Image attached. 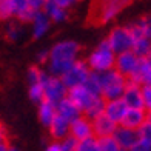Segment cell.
<instances>
[{
  "label": "cell",
  "instance_id": "obj_23",
  "mask_svg": "<svg viewBox=\"0 0 151 151\" xmlns=\"http://www.w3.org/2000/svg\"><path fill=\"white\" fill-rule=\"evenodd\" d=\"M137 57H148L151 56V40L147 37H142V39H137L134 40V45H133V50H131Z\"/></svg>",
  "mask_w": 151,
  "mask_h": 151
},
{
  "label": "cell",
  "instance_id": "obj_40",
  "mask_svg": "<svg viewBox=\"0 0 151 151\" xmlns=\"http://www.w3.org/2000/svg\"><path fill=\"white\" fill-rule=\"evenodd\" d=\"M9 150H11V147H9L8 140H5L3 143H0V151H9Z\"/></svg>",
  "mask_w": 151,
  "mask_h": 151
},
{
  "label": "cell",
  "instance_id": "obj_11",
  "mask_svg": "<svg viewBox=\"0 0 151 151\" xmlns=\"http://www.w3.org/2000/svg\"><path fill=\"white\" fill-rule=\"evenodd\" d=\"M122 99L125 100L128 108H140L145 109V104H143V96H142V86L134 83V82L128 80L127 90L123 93Z\"/></svg>",
  "mask_w": 151,
  "mask_h": 151
},
{
  "label": "cell",
  "instance_id": "obj_5",
  "mask_svg": "<svg viewBox=\"0 0 151 151\" xmlns=\"http://www.w3.org/2000/svg\"><path fill=\"white\" fill-rule=\"evenodd\" d=\"M90 74H91V70L88 66L86 60H76V63L60 79L63 80V83L68 90H71V88L85 85V82L90 77Z\"/></svg>",
  "mask_w": 151,
  "mask_h": 151
},
{
  "label": "cell",
  "instance_id": "obj_34",
  "mask_svg": "<svg viewBox=\"0 0 151 151\" xmlns=\"http://www.w3.org/2000/svg\"><path fill=\"white\" fill-rule=\"evenodd\" d=\"M19 34H20V26L17 23H11L8 26V29H6V36H8V39H11V40H16L19 37Z\"/></svg>",
  "mask_w": 151,
  "mask_h": 151
},
{
  "label": "cell",
  "instance_id": "obj_43",
  "mask_svg": "<svg viewBox=\"0 0 151 151\" xmlns=\"http://www.w3.org/2000/svg\"><path fill=\"white\" fill-rule=\"evenodd\" d=\"M120 151H125V150H120Z\"/></svg>",
  "mask_w": 151,
  "mask_h": 151
},
{
  "label": "cell",
  "instance_id": "obj_42",
  "mask_svg": "<svg viewBox=\"0 0 151 151\" xmlns=\"http://www.w3.org/2000/svg\"><path fill=\"white\" fill-rule=\"evenodd\" d=\"M148 113V120H151V111H147Z\"/></svg>",
  "mask_w": 151,
  "mask_h": 151
},
{
  "label": "cell",
  "instance_id": "obj_9",
  "mask_svg": "<svg viewBox=\"0 0 151 151\" xmlns=\"http://www.w3.org/2000/svg\"><path fill=\"white\" fill-rule=\"evenodd\" d=\"M140 57H137L133 51H125L122 54L116 56V70L122 73L125 77H131L133 73L136 71L137 65H139Z\"/></svg>",
  "mask_w": 151,
  "mask_h": 151
},
{
  "label": "cell",
  "instance_id": "obj_24",
  "mask_svg": "<svg viewBox=\"0 0 151 151\" xmlns=\"http://www.w3.org/2000/svg\"><path fill=\"white\" fill-rule=\"evenodd\" d=\"M85 88L90 93H93L94 96H102V85H100V79H99V73H94L91 71L90 77L86 79L85 82Z\"/></svg>",
  "mask_w": 151,
  "mask_h": 151
},
{
  "label": "cell",
  "instance_id": "obj_20",
  "mask_svg": "<svg viewBox=\"0 0 151 151\" xmlns=\"http://www.w3.org/2000/svg\"><path fill=\"white\" fill-rule=\"evenodd\" d=\"M39 116H40V120H42L43 125L50 127L57 116L56 105L51 104V102H48V100H43L42 104H40V108H39Z\"/></svg>",
  "mask_w": 151,
  "mask_h": 151
},
{
  "label": "cell",
  "instance_id": "obj_10",
  "mask_svg": "<svg viewBox=\"0 0 151 151\" xmlns=\"http://www.w3.org/2000/svg\"><path fill=\"white\" fill-rule=\"evenodd\" d=\"M117 123L114 120H111L106 114L99 116L97 119L93 120V131H94V137L97 139H104V137H111L114 136L116 129H117Z\"/></svg>",
  "mask_w": 151,
  "mask_h": 151
},
{
  "label": "cell",
  "instance_id": "obj_25",
  "mask_svg": "<svg viewBox=\"0 0 151 151\" xmlns=\"http://www.w3.org/2000/svg\"><path fill=\"white\" fill-rule=\"evenodd\" d=\"M77 151H100L99 139L97 137H88L85 140H80L77 145Z\"/></svg>",
  "mask_w": 151,
  "mask_h": 151
},
{
  "label": "cell",
  "instance_id": "obj_7",
  "mask_svg": "<svg viewBox=\"0 0 151 151\" xmlns=\"http://www.w3.org/2000/svg\"><path fill=\"white\" fill-rule=\"evenodd\" d=\"M43 90H45V100L51 102V104L57 105L60 100H63L68 96V88L65 86L63 80L60 77H46L43 82Z\"/></svg>",
  "mask_w": 151,
  "mask_h": 151
},
{
  "label": "cell",
  "instance_id": "obj_30",
  "mask_svg": "<svg viewBox=\"0 0 151 151\" xmlns=\"http://www.w3.org/2000/svg\"><path fill=\"white\" fill-rule=\"evenodd\" d=\"M137 131H139V137H140V139L143 142H147L148 145H151V120L147 119V122L143 123Z\"/></svg>",
  "mask_w": 151,
  "mask_h": 151
},
{
  "label": "cell",
  "instance_id": "obj_12",
  "mask_svg": "<svg viewBox=\"0 0 151 151\" xmlns=\"http://www.w3.org/2000/svg\"><path fill=\"white\" fill-rule=\"evenodd\" d=\"M148 119V113L147 109H140V108H128L127 114L123 116V119L120 122V127H125L129 129H139L143 123Z\"/></svg>",
  "mask_w": 151,
  "mask_h": 151
},
{
  "label": "cell",
  "instance_id": "obj_1",
  "mask_svg": "<svg viewBox=\"0 0 151 151\" xmlns=\"http://www.w3.org/2000/svg\"><path fill=\"white\" fill-rule=\"evenodd\" d=\"M79 52H80L79 43L71 42V40L54 45L52 50L50 51V71L56 77H62L76 63Z\"/></svg>",
  "mask_w": 151,
  "mask_h": 151
},
{
  "label": "cell",
  "instance_id": "obj_35",
  "mask_svg": "<svg viewBox=\"0 0 151 151\" xmlns=\"http://www.w3.org/2000/svg\"><path fill=\"white\" fill-rule=\"evenodd\" d=\"M129 151H151V145H148L147 142H143L142 139H139Z\"/></svg>",
  "mask_w": 151,
  "mask_h": 151
},
{
  "label": "cell",
  "instance_id": "obj_8",
  "mask_svg": "<svg viewBox=\"0 0 151 151\" xmlns=\"http://www.w3.org/2000/svg\"><path fill=\"white\" fill-rule=\"evenodd\" d=\"M66 97L70 99L71 102H74V104L79 106V109L82 111V114H83L86 109L96 102V99H97L99 96H94L93 93H90L83 85H82V86H76V88L68 90Z\"/></svg>",
  "mask_w": 151,
  "mask_h": 151
},
{
  "label": "cell",
  "instance_id": "obj_14",
  "mask_svg": "<svg viewBox=\"0 0 151 151\" xmlns=\"http://www.w3.org/2000/svg\"><path fill=\"white\" fill-rule=\"evenodd\" d=\"M73 137H76L79 142L85 140L88 137H93L94 131H93V122L90 119H86L85 116H80L79 119H76L74 122H71V133Z\"/></svg>",
  "mask_w": 151,
  "mask_h": 151
},
{
  "label": "cell",
  "instance_id": "obj_33",
  "mask_svg": "<svg viewBox=\"0 0 151 151\" xmlns=\"http://www.w3.org/2000/svg\"><path fill=\"white\" fill-rule=\"evenodd\" d=\"M142 96H143L145 109L151 111V85H142Z\"/></svg>",
  "mask_w": 151,
  "mask_h": 151
},
{
  "label": "cell",
  "instance_id": "obj_41",
  "mask_svg": "<svg viewBox=\"0 0 151 151\" xmlns=\"http://www.w3.org/2000/svg\"><path fill=\"white\" fill-rule=\"evenodd\" d=\"M48 57H50V54H48L46 51H43V52H40L39 60H40V62H46V60H48Z\"/></svg>",
  "mask_w": 151,
  "mask_h": 151
},
{
  "label": "cell",
  "instance_id": "obj_4",
  "mask_svg": "<svg viewBox=\"0 0 151 151\" xmlns=\"http://www.w3.org/2000/svg\"><path fill=\"white\" fill-rule=\"evenodd\" d=\"M86 63L90 70L94 73H105L114 70L116 66V52L111 50L108 40H104L86 59Z\"/></svg>",
  "mask_w": 151,
  "mask_h": 151
},
{
  "label": "cell",
  "instance_id": "obj_17",
  "mask_svg": "<svg viewBox=\"0 0 151 151\" xmlns=\"http://www.w3.org/2000/svg\"><path fill=\"white\" fill-rule=\"evenodd\" d=\"M11 5H12L14 16L20 22H32L37 14V11H34L29 6L28 0H11Z\"/></svg>",
  "mask_w": 151,
  "mask_h": 151
},
{
  "label": "cell",
  "instance_id": "obj_39",
  "mask_svg": "<svg viewBox=\"0 0 151 151\" xmlns=\"http://www.w3.org/2000/svg\"><path fill=\"white\" fill-rule=\"evenodd\" d=\"M5 140H8L6 139V129L3 128L2 123H0V143H3Z\"/></svg>",
  "mask_w": 151,
  "mask_h": 151
},
{
  "label": "cell",
  "instance_id": "obj_28",
  "mask_svg": "<svg viewBox=\"0 0 151 151\" xmlns=\"http://www.w3.org/2000/svg\"><path fill=\"white\" fill-rule=\"evenodd\" d=\"M99 145H100V151H120L122 150L113 136L111 137H104V139H99Z\"/></svg>",
  "mask_w": 151,
  "mask_h": 151
},
{
  "label": "cell",
  "instance_id": "obj_31",
  "mask_svg": "<svg viewBox=\"0 0 151 151\" xmlns=\"http://www.w3.org/2000/svg\"><path fill=\"white\" fill-rule=\"evenodd\" d=\"M60 145H62V150H63V151H77L79 140L70 134L68 137H65V139L60 142Z\"/></svg>",
  "mask_w": 151,
  "mask_h": 151
},
{
  "label": "cell",
  "instance_id": "obj_16",
  "mask_svg": "<svg viewBox=\"0 0 151 151\" xmlns=\"http://www.w3.org/2000/svg\"><path fill=\"white\" fill-rule=\"evenodd\" d=\"M57 108V114L62 116L63 119H66L68 122H74L76 119H79L80 116H83L82 114V111L79 109V106L74 104V102H71L68 97H65L63 100H60L59 104L56 105Z\"/></svg>",
  "mask_w": 151,
  "mask_h": 151
},
{
  "label": "cell",
  "instance_id": "obj_15",
  "mask_svg": "<svg viewBox=\"0 0 151 151\" xmlns=\"http://www.w3.org/2000/svg\"><path fill=\"white\" fill-rule=\"evenodd\" d=\"M128 111V105L125 104L123 99H114V100H106V108L105 114L111 120H114L117 125H120V122L123 119V116Z\"/></svg>",
  "mask_w": 151,
  "mask_h": 151
},
{
  "label": "cell",
  "instance_id": "obj_21",
  "mask_svg": "<svg viewBox=\"0 0 151 151\" xmlns=\"http://www.w3.org/2000/svg\"><path fill=\"white\" fill-rule=\"evenodd\" d=\"M45 14L50 17L51 20H54V22H63V20L68 17V12L65 8H60V6L54 2V0H48L46 5H45Z\"/></svg>",
  "mask_w": 151,
  "mask_h": 151
},
{
  "label": "cell",
  "instance_id": "obj_36",
  "mask_svg": "<svg viewBox=\"0 0 151 151\" xmlns=\"http://www.w3.org/2000/svg\"><path fill=\"white\" fill-rule=\"evenodd\" d=\"M46 2H48V0H28L29 6H31L34 11H43Z\"/></svg>",
  "mask_w": 151,
  "mask_h": 151
},
{
  "label": "cell",
  "instance_id": "obj_2",
  "mask_svg": "<svg viewBox=\"0 0 151 151\" xmlns=\"http://www.w3.org/2000/svg\"><path fill=\"white\" fill-rule=\"evenodd\" d=\"M133 0H91L90 11L86 16V23L100 26L113 20L120 11H123Z\"/></svg>",
  "mask_w": 151,
  "mask_h": 151
},
{
  "label": "cell",
  "instance_id": "obj_13",
  "mask_svg": "<svg viewBox=\"0 0 151 151\" xmlns=\"http://www.w3.org/2000/svg\"><path fill=\"white\" fill-rule=\"evenodd\" d=\"M114 139L116 142L119 143V147L122 150H125V151H129L133 148V145L140 139L139 137V131L137 129H129V128H125V127H117V129H116V133H114Z\"/></svg>",
  "mask_w": 151,
  "mask_h": 151
},
{
  "label": "cell",
  "instance_id": "obj_29",
  "mask_svg": "<svg viewBox=\"0 0 151 151\" xmlns=\"http://www.w3.org/2000/svg\"><path fill=\"white\" fill-rule=\"evenodd\" d=\"M14 16L11 0H0V22H5L9 17Z\"/></svg>",
  "mask_w": 151,
  "mask_h": 151
},
{
  "label": "cell",
  "instance_id": "obj_37",
  "mask_svg": "<svg viewBox=\"0 0 151 151\" xmlns=\"http://www.w3.org/2000/svg\"><path fill=\"white\" fill-rule=\"evenodd\" d=\"M60 8H65V9H68V8H71V6L74 5V3H77L79 0H54Z\"/></svg>",
  "mask_w": 151,
  "mask_h": 151
},
{
  "label": "cell",
  "instance_id": "obj_38",
  "mask_svg": "<svg viewBox=\"0 0 151 151\" xmlns=\"http://www.w3.org/2000/svg\"><path fill=\"white\" fill-rule=\"evenodd\" d=\"M45 151H63V150H62V145H60L59 142H52L51 145H48V147H46Z\"/></svg>",
  "mask_w": 151,
  "mask_h": 151
},
{
  "label": "cell",
  "instance_id": "obj_27",
  "mask_svg": "<svg viewBox=\"0 0 151 151\" xmlns=\"http://www.w3.org/2000/svg\"><path fill=\"white\" fill-rule=\"evenodd\" d=\"M29 97H31V100L37 102V104H42V102L45 100V90H43V83L31 85V88H29Z\"/></svg>",
  "mask_w": 151,
  "mask_h": 151
},
{
  "label": "cell",
  "instance_id": "obj_26",
  "mask_svg": "<svg viewBox=\"0 0 151 151\" xmlns=\"http://www.w3.org/2000/svg\"><path fill=\"white\" fill-rule=\"evenodd\" d=\"M48 76L42 71L39 70L37 66H31L29 71H28V79H29V83L31 85H36V83H43V82L46 80Z\"/></svg>",
  "mask_w": 151,
  "mask_h": 151
},
{
  "label": "cell",
  "instance_id": "obj_18",
  "mask_svg": "<svg viewBox=\"0 0 151 151\" xmlns=\"http://www.w3.org/2000/svg\"><path fill=\"white\" fill-rule=\"evenodd\" d=\"M50 133L52 136L54 140H63L65 137L70 136L71 133V123L68 122L66 119H63L62 116H56V119L52 120V123L50 125Z\"/></svg>",
  "mask_w": 151,
  "mask_h": 151
},
{
  "label": "cell",
  "instance_id": "obj_6",
  "mask_svg": "<svg viewBox=\"0 0 151 151\" xmlns=\"http://www.w3.org/2000/svg\"><path fill=\"white\" fill-rule=\"evenodd\" d=\"M108 43L111 46V50L116 54H122L125 51H131L133 45H134V39L133 34L129 31V28H123V26H119V28H114L108 36Z\"/></svg>",
  "mask_w": 151,
  "mask_h": 151
},
{
  "label": "cell",
  "instance_id": "obj_32",
  "mask_svg": "<svg viewBox=\"0 0 151 151\" xmlns=\"http://www.w3.org/2000/svg\"><path fill=\"white\" fill-rule=\"evenodd\" d=\"M137 25L140 26V29H142V32H143V36L151 40V16L142 17L139 22H137Z\"/></svg>",
  "mask_w": 151,
  "mask_h": 151
},
{
  "label": "cell",
  "instance_id": "obj_3",
  "mask_svg": "<svg viewBox=\"0 0 151 151\" xmlns=\"http://www.w3.org/2000/svg\"><path fill=\"white\" fill-rule=\"evenodd\" d=\"M100 85H102V96L106 100H114V99H122L123 93L127 90L128 77H125L122 73L117 70H109L105 73H99Z\"/></svg>",
  "mask_w": 151,
  "mask_h": 151
},
{
  "label": "cell",
  "instance_id": "obj_22",
  "mask_svg": "<svg viewBox=\"0 0 151 151\" xmlns=\"http://www.w3.org/2000/svg\"><path fill=\"white\" fill-rule=\"evenodd\" d=\"M105 108H106V99L104 97V96H99V97L96 99L94 104L83 113V116H85L86 119H90V120L93 122L94 119H97L99 116L105 114Z\"/></svg>",
  "mask_w": 151,
  "mask_h": 151
},
{
  "label": "cell",
  "instance_id": "obj_19",
  "mask_svg": "<svg viewBox=\"0 0 151 151\" xmlns=\"http://www.w3.org/2000/svg\"><path fill=\"white\" fill-rule=\"evenodd\" d=\"M50 17H48L45 14V11H37V14L36 17H34L32 20V36L39 39V37H42L43 34L48 31V28H50Z\"/></svg>",
  "mask_w": 151,
  "mask_h": 151
}]
</instances>
